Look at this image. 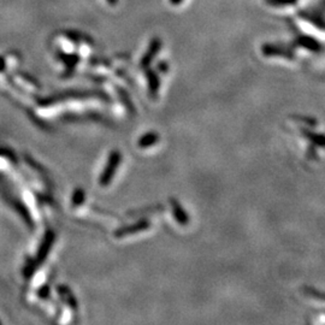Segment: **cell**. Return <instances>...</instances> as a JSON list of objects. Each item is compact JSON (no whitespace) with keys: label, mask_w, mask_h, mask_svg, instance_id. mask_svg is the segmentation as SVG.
<instances>
[{"label":"cell","mask_w":325,"mask_h":325,"mask_svg":"<svg viewBox=\"0 0 325 325\" xmlns=\"http://www.w3.org/2000/svg\"><path fill=\"white\" fill-rule=\"evenodd\" d=\"M108 2H110V4H112V5H114V4H116V2H117V0H108Z\"/></svg>","instance_id":"6da1fadb"}]
</instances>
